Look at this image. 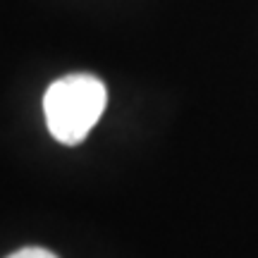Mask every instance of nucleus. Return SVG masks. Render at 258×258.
<instances>
[{
	"mask_svg": "<svg viewBox=\"0 0 258 258\" xmlns=\"http://www.w3.org/2000/svg\"><path fill=\"white\" fill-rule=\"evenodd\" d=\"M8 258H57L53 251L41 249V246H27V249H19L15 253H10Z\"/></svg>",
	"mask_w": 258,
	"mask_h": 258,
	"instance_id": "2",
	"label": "nucleus"
},
{
	"mask_svg": "<svg viewBox=\"0 0 258 258\" xmlns=\"http://www.w3.org/2000/svg\"><path fill=\"white\" fill-rule=\"evenodd\" d=\"M105 103L108 91L93 74L74 72L53 82L43 96V115L50 137L64 146L82 144L101 120Z\"/></svg>",
	"mask_w": 258,
	"mask_h": 258,
	"instance_id": "1",
	"label": "nucleus"
}]
</instances>
